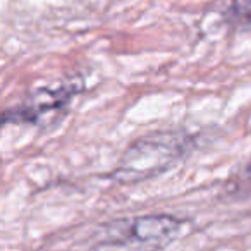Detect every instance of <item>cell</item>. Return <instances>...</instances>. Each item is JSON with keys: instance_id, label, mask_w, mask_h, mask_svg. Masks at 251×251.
Returning a JSON list of instances; mask_svg holds the SVG:
<instances>
[{"instance_id": "cell-4", "label": "cell", "mask_w": 251, "mask_h": 251, "mask_svg": "<svg viewBox=\"0 0 251 251\" xmlns=\"http://www.w3.org/2000/svg\"><path fill=\"white\" fill-rule=\"evenodd\" d=\"M230 11L236 18L251 23V0H232Z\"/></svg>"}, {"instance_id": "cell-5", "label": "cell", "mask_w": 251, "mask_h": 251, "mask_svg": "<svg viewBox=\"0 0 251 251\" xmlns=\"http://www.w3.org/2000/svg\"><path fill=\"white\" fill-rule=\"evenodd\" d=\"M246 174H248V179H250V182H251V162H250V165H248V169H246Z\"/></svg>"}, {"instance_id": "cell-3", "label": "cell", "mask_w": 251, "mask_h": 251, "mask_svg": "<svg viewBox=\"0 0 251 251\" xmlns=\"http://www.w3.org/2000/svg\"><path fill=\"white\" fill-rule=\"evenodd\" d=\"M79 88L74 84H60L53 88H42L29 97L25 103L16 105L4 112V124H33L43 126L55 121L57 115L66 112L67 105Z\"/></svg>"}, {"instance_id": "cell-1", "label": "cell", "mask_w": 251, "mask_h": 251, "mask_svg": "<svg viewBox=\"0 0 251 251\" xmlns=\"http://www.w3.org/2000/svg\"><path fill=\"white\" fill-rule=\"evenodd\" d=\"M191 148L193 136L184 131H153L138 138L122 151L110 177L124 186L140 184L169 171Z\"/></svg>"}, {"instance_id": "cell-2", "label": "cell", "mask_w": 251, "mask_h": 251, "mask_svg": "<svg viewBox=\"0 0 251 251\" xmlns=\"http://www.w3.org/2000/svg\"><path fill=\"white\" fill-rule=\"evenodd\" d=\"M184 220L169 213H148L107 224L88 251H162L184 229Z\"/></svg>"}]
</instances>
